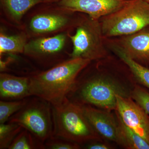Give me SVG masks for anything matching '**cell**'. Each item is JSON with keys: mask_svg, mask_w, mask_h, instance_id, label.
Returning a JSON list of instances; mask_svg holds the SVG:
<instances>
[{"mask_svg": "<svg viewBox=\"0 0 149 149\" xmlns=\"http://www.w3.org/2000/svg\"><path fill=\"white\" fill-rule=\"evenodd\" d=\"M119 125L120 144L130 149H149V144L145 139L125 125L116 112Z\"/></svg>", "mask_w": 149, "mask_h": 149, "instance_id": "cell-15", "label": "cell"}, {"mask_svg": "<svg viewBox=\"0 0 149 149\" xmlns=\"http://www.w3.org/2000/svg\"><path fill=\"white\" fill-rule=\"evenodd\" d=\"M69 37L73 44L71 58H81L92 61L106 55L105 38L99 19L89 16L85 19L78 24L75 34Z\"/></svg>", "mask_w": 149, "mask_h": 149, "instance_id": "cell-6", "label": "cell"}, {"mask_svg": "<svg viewBox=\"0 0 149 149\" xmlns=\"http://www.w3.org/2000/svg\"><path fill=\"white\" fill-rule=\"evenodd\" d=\"M68 22L67 19L61 15H39L32 18L29 26L31 30L35 33H46L61 29Z\"/></svg>", "mask_w": 149, "mask_h": 149, "instance_id": "cell-14", "label": "cell"}, {"mask_svg": "<svg viewBox=\"0 0 149 149\" xmlns=\"http://www.w3.org/2000/svg\"><path fill=\"white\" fill-rule=\"evenodd\" d=\"M9 149H45L43 143L23 128L13 141Z\"/></svg>", "mask_w": 149, "mask_h": 149, "instance_id": "cell-18", "label": "cell"}, {"mask_svg": "<svg viewBox=\"0 0 149 149\" xmlns=\"http://www.w3.org/2000/svg\"><path fill=\"white\" fill-rule=\"evenodd\" d=\"M136 102L149 114V93L139 86H136L130 95Z\"/></svg>", "mask_w": 149, "mask_h": 149, "instance_id": "cell-22", "label": "cell"}, {"mask_svg": "<svg viewBox=\"0 0 149 149\" xmlns=\"http://www.w3.org/2000/svg\"><path fill=\"white\" fill-rule=\"evenodd\" d=\"M52 112L53 136L79 145L100 139L82 106L67 98L61 103L52 105Z\"/></svg>", "mask_w": 149, "mask_h": 149, "instance_id": "cell-3", "label": "cell"}, {"mask_svg": "<svg viewBox=\"0 0 149 149\" xmlns=\"http://www.w3.org/2000/svg\"><path fill=\"white\" fill-rule=\"evenodd\" d=\"M107 45L129 68L139 82L149 88V69L134 60L125 53L115 41H107Z\"/></svg>", "mask_w": 149, "mask_h": 149, "instance_id": "cell-13", "label": "cell"}, {"mask_svg": "<svg viewBox=\"0 0 149 149\" xmlns=\"http://www.w3.org/2000/svg\"><path fill=\"white\" fill-rule=\"evenodd\" d=\"M3 6L15 19L19 20L32 7L44 0H1Z\"/></svg>", "mask_w": 149, "mask_h": 149, "instance_id": "cell-16", "label": "cell"}, {"mask_svg": "<svg viewBox=\"0 0 149 149\" xmlns=\"http://www.w3.org/2000/svg\"><path fill=\"white\" fill-rule=\"evenodd\" d=\"M82 106L85 116L99 136L120 144L117 117L116 118L108 111H102L90 105Z\"/></svg>", "mask_w": 149, "mask_h": 149, "instance_id": "cell-9", "label": "cell"}, {"mask_svg": "<svg viewBox=\"0 0 149 149\" xmlns=\"http://www.w3.org/2000/svg\"><path fill=\"white\" fill-rule=\"evenodd\" d=\"M23 128L15 123H0V149H8L11 144Z\"/></svg>", "mask_w": 149, "mask_h": 149, "instance_id": "cell-19", "label": "cell"}, {"mask_svg": "<svg viewBox=\"0 0 149 149\" xmlns=\"http://www.w3.org/2000/svg\"><path fill=\"white\" fill-rule=\"evenodd\" d=\"M104 38L131 35L149 26V3L144 0L127 1L121 8L102 17Z\"/></svg>", "mask_w": 149, "mask_h": 149, "instance_id": "cell-4", "label": "cell"}, {"mask_svg": "<svg viewBox=\"0 0 149 149\" xmlns=\"http://www.w3.org/2000/svg\"><path fill=\"white\" fill-rule=\"evenodd\" d=\"M26 40L22 35L9 36L1 32L0 54L5 53H22L24 52Z\"/></svg>", "mask_w": 149, "mask_h": 149, "instance_id": "cell-17", "label": "cell"}, {"mask_svg": "<svg viewBox=\"0 0 149 149\" xmlns=\"http://www.w3.org/2000/svg\"><path fill=\"white\" fill-rule=\"evenodd\" d=\"M116 42L128 56L139 63L149 64V28L120 37Z\"/></svg>", "mask_w": 149, "mask_h": 149, "instance_id": "cell-10", "label": "cell"}, {"mask_svg": "<svg viewBox=\"0 0 149 149\" xmlns=\"http://www.w3.org/2000/svg\"><path fill=\"white\" fill-rule=\"evenodd\" d=\"M124 0H61L58 5L62 9L88 14L99 19L121 8L127 2Z\"/></svg>", "mask_w": 149, "mask_h": 149, "instance_id": "cell-8", "label": "cell"}, {"mask_svg": "<svg viewBox=\"0 0 149 149\" xmlns=\"http://www.w3.org/2000/svg\"><path fill=\"white\" fill-rule=\"evenodd\" d=\"M130 97L126 88L111 77L93 75L78 79L67 96L80 105H93L105 110H116V95Z\"/></svg>", "mask_w": 149, "mask_h": 149, "instance_id": "cell-2", "label": "cell"}, {"mask_svg": "<svg viewBox=\"0 0 149 149\" xmlns=\"http://www.w3.org/2000/svg\"><path fill=\"white\" fill-rule=\"evenodd\" d=\"M32 97L30 78L6 73L0 74V97L6 101L16 100Z\"/></svg>", "mask_w": 149, "mask_h": 149, "instance_id": "cell-11", "label": "cell"}, {"mask_svg": "<svg viewBox=\"0 0 149 149\" xmlns=\"http://www.w3.org/2000/svg\"><path fill=\"white\" fill-rule=\"evenodd\" d=\"M116 111L125 125L149 144V119L148 113L130 97L116 95Z\"/></svg>", "mask_w": 149, "mask_h": 149, "instance_id": "cell-7", "label": "cell"}, {"mask_svg": "<svg viewBox=\"0 0 149 149\" xmlns=\"http://www.w3.org/2000/svg\"><path fill=\"white\" fill-rule=\"evenodd\" d=\"M66 36L63 34L30 41L25 45L24 53L37 59H45L46 56L55 54L64 47Z\"/></svg>", "mask_w": 149, "mask_h": 149, "instance_id": "cell-12", "label": "cell"}, {"mask_svg": "<svg viewBox=\"0 0 149 149\" xmlns=\"http://www.w3.org/2000/svg\"><path fill=\"white\" fill-rule=\"evenodd\" d=\"M45 148L48 149H77L81 147L76 143L52 136L44 143Z\"/></svg>", "mask_w": 149, "mask_h": 149, "instance_id": "cell-21", "label": "cell"}, {"mask_svg": "<svg viewBox=\"0 0 149 149\" xmlns=\"http://www.w3.org/2000/svg\"><path fill=\"white\" fill-rule=\"evenodd\" d=\"M91 61L71 58L29 76L31 96L44 99L52 105L61 103L67 98L79 74Z\"/></svg>", "mask_w": 149, "mask_h": 149, "instance_id": "cell-1", "label": "cell"}, {"mask_svg": "<svg viewBox=\"0 0 149 149\" xmlns=\"http://www.w3.org/2000/svg\"><path fill=\"white\" fill-rule=\"evenodd\" d=\"M29 97L16 100L0 101V123H6L27 103Z\"/></svg>", "mask_w": 149, "mask_h": 149, "instance_id": "cell-20", "label": "cell"}, {"mask_svg": "<svg viewBox=\"0 0 149 149\" xmlns=\"http://www.w3.org/2000/svg\"><path fill=\"white\" fill-rule=\"evenodd\" d=\"M61 0H44V1L46 2H54L58 1Z\"/></svg>", "mask_w": 149, "mask_h": 149, "instance_id": "cell-24", "label": "cell"}, {"mask_svg": "<svg viewBox=\"0 0 149 149\" xmlns=\"http://www.w3.org/2000/svg\"><path fill=\"white\" fill-rule=\"evenodd\" d=\"M7 122L21 125L44 144L53 134L52 104L39 97H30L25 105Z\"/></svg>", "mask_w": 149, "mask_h": 149, "instance_id": "cell-5", "label": "cell"}, {"mask_svg": "<svg viewBox=\"0 0 149 149\" xmlns=\"http://www.w3.org/2000/svg\"><path fill=\"white\" fill-rule=\"evenodd\" d=\"M124 1H130V0H124Z\"/></svg>", "mask_w": 149, "mask_h": 149, "instance_id": "cell-26", "label": "cell"}, {"mask_svg": "<svg viewBox=\"0 0 149 149\" xmlns=\"http://www.w3.org/2000/svg\"><path fill=\"white\" fill-rule=\"evenodd\" d=\"M144 1H146L147 2H148L149 3V0H144Z\"/></svg>", "mask_w": 149, "mask_h": 149, "instance_id": "cell-25", "label": "cell"}, {"mask_svg": "<svg viewBox=\"0 0 149 149\" xmlns=\"http://www.w3.org/2000/svg\"><path fill=\"white\" fill-rule=\"evenodd\" d=\"M86 148L89 149H108L110 147L105 144L100 143H92L86 146Z\"/></svg>", "mask_w": 149, "mask_h": 149, "instance_id": "cell-23", "label": "cell"}]
</instances>
